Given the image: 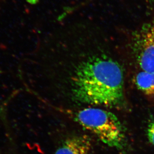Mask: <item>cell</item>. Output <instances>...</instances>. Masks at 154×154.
I'll return each instance as SVG.
<instances>
[{"instance_id":"cell-2","label":"cell","mask_w":154,"mask_h":154,"mask_svg":"<svg viewBox=\"0 0 154 154\" xmlns=\"http://www.w3.org/2000/svg\"><path fill=\"white\" fill-rule=\"evenodd\" d=\"M134 50L142 71L154 72V23L144 25L136 34Z\"/></svg>"},{"instance_id":"cell-4","label":"cell","mask_w":154,"mask_h":154,"mask_svg":"<svg viewBox=\"0 0 154 154\" xmlns=\"http://www.w3.org/2000/svg\"><path fill=\"white\" fill-rule=\"evenodd\" d=\"M135 84L145 94L154 97V72L142 71L136 76Z\"/></svg>"},{"instance_id":"cell-1","label":"cell","mask_w":154,"mask_h":154,"mask_svg":"<svg viewBox=\"0 0 154 154\" xmlns=\"http://www.w3.org/2000/svg\"><path fill=\"white\" fill-rule=\"evenodd\" d=\"M68 115L82 127L93 133L109 147L121 149L125 143V132L117 117L112 112L97 108H87Z\"/></svg>"},{"instance_id":"cell-5","label":"cell","mask_w":154,"mask_h":154,"mask_svg":"<svg viewBox=\"0 0 154 154\" xmlns=\"http://www.w3.org/2000/svg\"><path fill=\"white\" fill-rule=\"evenodd\" d=\"M148 137L150 142L154 145V121L150 123L148 128Z\"/></svg>"},{"instance_id":"cell-3","label":"cell","mask_w":154,"mask_h":154,"mask_svg":"<svg viewBox=\"0 0 154 154\" xmlns=\"http://www.w3.org/2000/svg\"><path fill=\"white\" fill-rule=\"evenodd\" d=\"M91 146L90 139L86 136H71L63 141L55 154H89Z\"/></svg>"}]
</instances>
